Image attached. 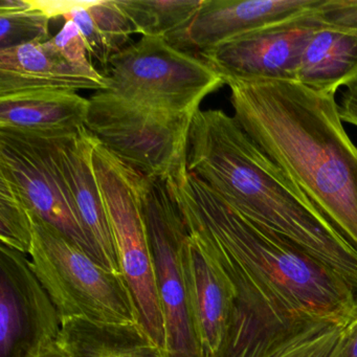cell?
Returning <instances> with one entry per match:
<instances>
[{
    "instance_id": "cell-12",
    "label": "cell",
    "mask_w": 357,
    "mask_h": 357,
    "mask_svg": "<svg viewBox=\"0 0 357 357\" xmlns=\"http://www.w3.org/2000/svg\"><path fill=\"white\" fill-rule=\"evenodd\" d=\"M324 0H204L191 22L167 40L204 52L261 29L312 13Z\"/></svg>"
},
{
    "instance_id": "cell-16",
    "label": "cell",
    "mask_w": 357,
    "mask_h": 357,
    "mask_svg": "<svg viewBox=\"0 0 357 357\" xmlns=\"http://www.w3.org/2000/svg\"><path fill=\"white\" fill-rule=\"evenodd\" d=\"M183 263L202 348L206 357H216L231 324L233 290L220 269L190 233L183 248Z\"/></svg>"
},
{
    "instance_id": "cell-3",
    "label": "cell",
    "mask_w": 357,
    "mask_h": 357,
    "mask_svg": "<svg viewBox=\"0 0 357 357\" xmlns=\"http://www.w3.org/2000/svg\"><path fill=\"white\" fill-rule=\"evenodd\" d=\"M188 169L250 222L342 278L357 291V248L222 110H198Z\"/></svg>"
},
{
    "instance_id": "cell-29",
    "label": "cell",
    "mask_w": 357,
    "mask_h": 357,
    "mask_svg": "<svg viewBox=\"0 0 357 357\" xmlns=\"http://www.w3.org/2000/svg\"><path fill=\"white\" fill-rule=\"evenodd\" d=\"M39 357H72V355L66 350V347L59 342L55 346L43 353Z\"/></svg>"
},
{
    "instance_id": "cell-14",
    "label": "cell",
    "mask_w": 357,
    "mask_h": 357,
    "mask_svg": "<svg viewBox=\"0 0 357 357\" xmlns=\"http://www.w3.org/2000/svg\"><path fill=\"white\" fill-rule=\"evenodd\" d=\"M107 89L103 75L68 62L51 40L0 51V98L39 91Z\"/></svg>"
},
{
    "instance_id": "cell-23",
    "label": "cell",
    "mask_w": 357,
    "mask_h": 357,
    "mask_svg": "<svg viewBox=\"0 0 357 357\" xmlns=\"http://www.w3.org/2000/svg\"><path fill=\"white\" fill-rule=\"evenodd\" d=\"M51 20L33 0L22 9L0 10V51L51 40Z\"/></svg>"
},
{
    "instance_id": "cell-21",
    "label": "cell",
    "mask_w": 357,
    "mask_h": 357,
    "mask_svg": "<svg viewBox=\"0 0 357 357\" xmlns=\"http://www.w3.org/2000/svg\"><path fill=\"white\" fill-rule=\"evenodd\" d=\"M34 238L32 214L15 185L0 174V239L1 244L30 256Z\"/></svg>"
},
{
    "instance_id": "cell-5",
    "label": "cell",
    "mask_w": 357,
    "mask_h": 357,
    "mask_svg": "<svg viewBox=\"0 0 357 357\" xmlns=\"http://www.w3.org/2000/svg\"><path fill=\"white\" fill-rule=\"evenodd\" d=\"M194 116L154 109L98 91L89 98L85 128L125 164L145 176L167 181L188 169Z\"/></svg>"
},
{
    "instance_id": "cell-19",
    "label": "cell",
    "mask_w": 357,
    "mask_h": 357,
    "mask_svg": "<svg viewBox=\"0 0 357 357\" xmlns=\"http://www.w3.org/2000/svg\"><path fill=\"white\" fill-rule=\"evenodd\" d=\"M63 20L76 24L91 58L104 70L114 55L128 47L130 36L135 33V26L114 0H97L89 7L75 10Z\"/></svg>"
},
{
    "instance_id": "cell-7",
    "label": "cell",
    "mask_w": 357,
    "mask_h": 357,
    "mask_svg": "<svg viewBox=\"0 0 357 357\" xmlns=\"http://www.w3.org/2000/svg\"><path fill=\"white\" fill-rule=\"evenodd\" d=\"M103 77L104 91L154 109L192 116L206 96L225 84L202 58L151 37H142L114 55Z\"/></svg>"
},
{
    "instance_id": "cell-13",
    "label": "cell",
    "mask_w": 357,
    "mask_h": 357,
    "mask_svg": "<svg viewBox=\"0 0 357 357\" xmlns=\"http://www.w3.org/2000/svg\"><path fill=\"white\" fill-rule=\"evenodd\" d=\"M96 142L86 128L75 137L57 139L56 160L81 223L97 248L102 264L108 271L122 273L109 217L93 171Z\"/></svg>"
},
{
    "instance_id": "cell-2",
    "label": "cell",
    "mask_w": 357,
    "mask_h": 357,
    "mask_svg": "<svg viewBox=\"0 0 357 357\" xmlns=\"http://www.w3.org/2000/svg\"><path fill=\"white\" fill-rule=\"evenodd\" d=\"M227 86L246 135L357 248V148L335 95L286 81Z\"/></svg>"
},
{
    "instance_id": "cell-28",
    "label": "cell",
    "mask_w": 357,
    "mask_h": 357,
    "mask_svg": "<svg viewBox=\"0 0 357 357\" xmlns=\"http://www.w3.org/2000/svg\"><path fill=\"white\" fill-rule=\"evenodd\" d=\"M342 357H357V321L350 326L348 342L344 347Z\"/></svg>"
},
{
    "instance_id": "cell-4",
    "label": "cell",
    "mask_w": 357,
    "mask_h": 357,
    "mask_svg": "<svg viewBox=\"0 0 357 357\" xmlns=\"http://www.w3.org/2000/svg\"><path fill=\"white\" fill-rule=\"evenodd\" d=\"M32 218L30 265L62 323L83 319L97 325H141L123 273L108 271L55 227L35 215Z\"/></svg>"
},
{
    "instance_id": "cell-26",
    "label": "cell",
    "mask_w": 357,
    "mask_h": 357,
    "mask_svg": "<svg viewBox=\"0 0 357 357\" xmlns=\"http://www.w3.org/2000/svg\"><path fill=\"white\" fill-rule=\"evenodd\" d=\"M97 0H33L35 7L47 14L51 20L62 17L75 10L93 5Z\"/></svg>"
},
{
    "instance_id": "cell-18",
    "label": "cell",
    "mask_w": 357,
    "mask_h": 357,
    "mask_svg": "<svg viewBox=\"0 0 357 357\" xmlns=\"http://www.w3.org/2000/svg\"><path fill=\"white\" fill-rule=\"evenodd\" d=\"M60 342L72 357H165L142 325H97L83 319L62 323Z\"/></svg>"
},
{
    "instance_id": "cell-24",
    "label": "cell",
    "mask_w": 357,
    "mask_h": 357,
    "mask_svg": "<svg viewBox=\"0 0 357 357\" xmlns=\"http://www.w3.org/2000/svg\"><path fill=\"white\" fill-rule=\"evenodd\" d=\"M51 41L60 54L73 66L89 74L100 75L91 62L89 47L74 22L66 20L63 28L55 37L51 38Z\"/></svg>"
},
{
    "instance_id": "cell-27",
    "label": "cell",
    "mask_w": 357,
    "mask_h": 357,
    "mask_svg": "<svg viewBox=\"0 0 357 357\" xmlns=\"http://www.w3.org/2000/svg\"><path fill=\"white\" fill-rule=\"evenodd\" d=\"M338 112L342 122L357 127V79L346 86L340 98Z\"/></svg>"
},
{
    "instance_id": "cell-6",
    "label": "cell",
    "mask_w": 357,
    "mask_h": 357,
    "mask_svg": "<svg viewBox=\"0 0 357 357\" xmlns=\"http://www.w3.org/2000/svg\"><path fill=\"white\" fill-rule=\"evenodd\" d=\"M93 166L109 217L121 271L135 296L142 327L164 351V319L144 214V175L98 141L93 151Z\"/></svg>"
},
{
    "instance_id": "cell-10",
    "label": "cell",
    "mask_w": 357,
    "mask_h": 357,
    "mask_svg": "<svg viewBox=\"0 0 357 357\" xmlns=\"http://www.w3.org/2000/svg\"><path fill=\"white\" fill-rule=\"evenodd\" d=\"M62 321L29 256L0 246V357H39L58 344Z\"/></svg>"
},
{
    "instance_id": "cell-20",
    "label": "cell",
    "mask_w": 357,
    "mask_h": 357,
    "mask_svg": "<svg viewBox=\"0 0 357 357\" xmlns=\"http://www.w3.org/2000/svg\"><path fill=\"white\" fill-rule=\"evenodd\" d=\"M135 29L151 38H169L185 28L204 0H114Z\"/></svg>"
},
{
    "instance_id": "cell-22",
    "label": "cell",
    "mask_w": 357,
    "mask_h": 357,
    "mask_svg": "<svg viewBox=\"0 0 357 357\" xmlns=\"http://www.w3.org/2000/svg\"><path fill=\"white\" fill-rule=\"evenodd\" d=\"M350 326L321 324L262 357H342Z\"/></svg>"
},
{
    "instance_id": "cell-9",
    "label": "cell",
    "mask_w": 357,
    "mask_h": 357,
    "mask_svg": "<svg viewBox=\"0 0 357 357\" xmlns=\"http://www.w3.org/2000/svg\"><path fill=\"white\" fill-rule=\"evenodd\" d=\"M56 139L0 130V174L15 185L33 215L55 227L103 266L58 167Z\"/></svg>"
},
{
    "instance_id": "cell-25",
    "label": "cell",
    "mask_w": 357,
    "mask_h": 357,
    "mask_svg": "<svg viewBox=\"0 0 357 357\" xmlns=\"http://www.w3.org/2000/svg\"><path fill=\"white\" fill-rule=\"evenodd\" d=\"M313 15L326 28L357 35V0H324Z\"/></svg>"
},
{
    "instance_id": "cell-8",
    "label": "cell",
    "mask_w": 357,
    "mask_h": 357,
    "mask_svg": "<svg viewBox=\"0 0 357 357\" xmlns=\"http://www.w3.org/2000/svg\"><path fill=\"white\" fill-rule=\"evenodd\" d=\"M142 195L164 319L165 357H206L183 263L187 225L166 181L144 175Z\"/></svg>"
},
{
    "instance_id": "cell-1",
    "label": "cell",
    "mask_w": 357,
    "mask_h": 357,
    "mask_svg": "<svg viewBox=\"0 0 357 357\" xmlns=\"http://www.w3.org/2000/svg\"><path fill=\"white\" fill-rule=\"evenodd\" d=\"M166 183L190 236L233 290L216 357H262L321 324L357 321V291L342 278L250 222L189 169Z\"/></svg>"
},
{
    "instance_id": "cell-15",
    "label": "cell",
    "mask_w": 357,
    "mask_h": 357,
    "mask_svg": "<svg viewBox=\"0 0 357 357\" xmlns=\"http://www.w3.org/2000/svg\"><path fill=\"white\" fill-rule=\"evenodd\" d=\"M89 99L76 91H39L0 98V130L64 139L85 128Z\"/></svg>"
},
{
    "instance_id": "cell-11",
    "label": "cell",
    "mask_w": 357,
    "mask_h": 357,
    "mask_svg": "<svg viewBox=\"0 0 357 357\" xmlns=\"http://www.w3.org/2000/svg\"><path fill=\"white\" fill-rule=\"evenodd\" d=\"M313 12L200 52V58L227 85L296 82L303 51L321 26Z\"/></svg>"
},
{
    "instance_id": "cell-17",
    "label": "cell",
    "mask_w": 357,
    "mask_h": 357,
    "mask_svg": "<svg viewBox=\"0 0 357 357\" xmlns=\"http://www.w3.org/2000/svg\"><path fill=\"white\" fill-rule=\"evenodd\" d=\"M357 79V35L326 28L311 34L298 66L296 82L317 93L335 95Z\"/></svg>"
}]
</instances>
